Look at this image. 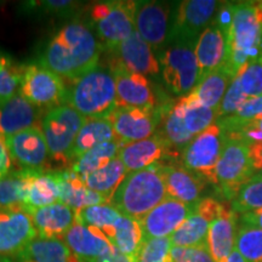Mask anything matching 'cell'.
I'll list each match as a JSON object with an SVG mask.
<instances>
[{
    "instance_id": "6da1fadb",
    "label": "cell",
    "mask_w": 262,
    "mask_h": 262,
    "mask_svg": "<svg viewBox=\"0 0 262 262\" xmlns=\"http://www.w3.org/2000/svg\"><path fill=\"white\" fill-rule=\"evenodd\" d=\"M102 47L80 22L62 27L45 48L40 63L60 77L75 80L98 66Z\"/></svg>"
},
{
    "instance_id": "8d00e7d4",
    "label": "cell",
    "mask_w": 262,
    "mask_h": 262,
    "mask_svg": "<svg viewBox=\"0 0 262 262\" xmlns=\"http://www.w3.org/2000/svg\"><path fill=\"white\" fill-rule=\"evenodd\" d=\"M127 175V170L119 158H116L106 166L96 170V171L84 176L85 185L95 192L102 193L111 198L116 189Z\"/></svg>"
},
{
    "instance_id": "681fc988",
    "label": "cell",
    "mask_w": 262,
    "mask_h": 262,
    "mask_svg": "<svg viewBox=\"0 0 262 262\" xmlns=\"http://www.w3.org/2000/svg\"><path fill=\"white\" fill-rule=\"evenodd\" d=\"M249 156L255 171H262V143H250Z\"/></svg>"
},
{
    "instance_id": "52a82bcc",
    "label": "cell",
    "mask_w": 262,
    "mask_h": 262,
    "mask_svg": "<svg viewBox=\"0 0 262 262\" xmlns=\"http://www.w3.org/2000/svg\"><path fill=\"white\" fill-rule=\"evenodd\" d=\"M135 6L136 2H102L91 8L90 18L101 47L113 52L135 33Z\"/></svg>"
},
{
    "instance_id": "9c48e42d",
    "label": "cell",
    "mask_w": 262,
    "mask_h": 262,
    "mask_svg": "<svg viewBox=\"0 0 262 262\" xmlns=\"http://www.w3.org/2000/svg\"><path fill=\"white\" fill-rule=\"evenodd\" d=\"M225 141L224 127L219 122L214 123L203 133L198 134L182 150V165L201 176L206 182L215 185L216 166L224 149Z\"/></svg>"
},
{
    "instance_id": "7c38bea8",
    "label": "cell",
    "mask_w": 262,
    "mask_h": 262,
    "mask_svg": "<svg viewBox=\"0 0 262 262\" xmlns=\"http://www.w3.org/2000/svg\"><path fill=\"white\" fill-rule=\"evenodd\" d=\"M220 4L221 2L215 0H185L179 3L173 12L170 41L179 39L195 42L199 35L214 22Z\"/></svg>"
},
{
    "instance_id": "9f6ffc18",
    "label": "cell",
    "mask_w": 262,
    "mask_h": 262,
    "mask_svg": "<svg viewBox=\"0 0 262 262\" xmlns=\"http://www.w3.org/2000/svg\"><path fill=\"white\" fill-rule=\"evenodd\" d=\"M0 262H17V258L10 255H0Z\"/></svg>"
},
{
    "instance_id": "d6a6232c",
    "label": "cell",
    "mask_w": 262,
    "mask_h": 262,
    "mask_svg": "<svg viewBox=\"0 0 262 262\" xmlns=\"http://www.w3.org/2000/svg\"><path fill=\"white\" fill-rule=\"evenodd\" d=\"M34 170H14L0 179V211L25 210L28 183Z\"/></svg>"
},
{
    "instance_id": "ee69618b",
    "label": "cell",
    "mask_w": 262,
    "mask_h": 262,
    "mask_svg": "<svg viewBox=\"0 0 262 262\" xmlns=\"http://www.w3.org/2000/svg\"><path fill=\"white\" fill-rule=\"evenodd\" d=\"M239 74L242 90L249 98L262 96V56L248 62Z\"/></svg>"
},
{
    "instance_id": "f546056e",
    "label": "cell",
    "mask_w": 262,
    "mask_h": 262,
    "mask_svg": "<svg viewBox=\"0 0 262 262\" xmlns=\"http://www.w3.org/2000/svg\"><path fill=\"white\" fill-rule=\"evenodd\" d=\"M17 262H78L63 239L37 237L17 255Z\"/></svg>"
},
{
    "instance_id": "b9f144b4",
    "label": "cell",
    "mask_w": 262,
    "mask_h": 262,
    "mask_svg": "<svg viewBox=\"0 0 262 262\" xmlns=\"http://www.w3.org/2000/svg\"><path fill=\"white\" fill-rule=\"evenodd\" d=\"M262 114V96L248 98L234 116L217 119L226 133H234Z\"/></svg>"
},
{
    "instance_id": "ac0fdd59",
    "label": "cell",
    "mask_w": 262,
    "mask_h": 262,
    "mask_svg": "<svg viewBox=\"0 0 262 262\" xmlns=\"http://www.w3.org/2000/svg\"><path fill=\"white\" fill-rule=\"evenodd\" d=\"M37 237V231L27 211H0V255H18Z\"/></svg>"
},
{
    "instance_id": "f907efd6",
    "label": "cell",
    "mask_w": 262,
    "mask_h": 262,
    "mask_svg": "<svg viewBox=\"0 0 262 262\" xmlns=\"http://www.w3.org/2000/svg\"><path fill=\"white\" fill-rule=\"evenodd\" d=\"M95 262H136V261L135 258L126 256V255L120 253L119 250H117V249L114 248L110 254L104 255V256L98 258V260Z\"/></svg>"
},
{
    "instance_id": "4316f807",
    "label": "cell",
    "mask_w": 262,
    "mask_h": 262,
    "mask_svg": "<svg viewBox=\"0 0 262 262\" xmlns=\"http://www.w3.org/2000/svg\"><path fill=\"white\" fill-rule=\"evenodd\" d=\"M60 176V202L68 205L75 211L88 206L107 204L110 196L95 192L85 185L81 176L68 169L58 172Z\"/></svg>"
},
{
    "instance_id": "db71d44e",
    "label": "cell",
    "mask_w": 262,
    "mask_h": 262,
    "mask_svg": "<svg viewBox=\"0 0 262 262\" xmlns=\"http://www.w3.org/2000/svg\"><path fill=\"white\" fill-rule=\"evenodd\" d=\"M226 262H248V261L245 260V258L234 249V250L231 253V255L228 256L227 261Z\"/></svg>"
},
{
    "instance_id": "7bdbcfd3",
    "label": "cell",
    "mask_w": 262,
    "mask_h": 262,
    "mask_svg": "<svg viewBox=\"0 0 262 262\" xmlns=\"http://www.w3.org/2000/svg\"><path fill=\"white\" fill-rule=\"evenodd\" d=\"M172 244L170 238H150L145 239L136 262H172Z\"/></svg>"
},
{
    "instance_id": "d6986e66",
    "label": "cell",
    "mask_w": 262,
    "mask_h": 262,
    "mask_svg": "<svg viewBox=\"0 0 262 262\" xmlns=\"http://www.w3.org/2000/svg\"><path fill=\"white\" fill-rule=\"evenodd\" d=\"M162 175L168 196L186 204H196L202 199L206 182L182 165V163H162Z\"/></svg>"
},
{
    "instance_id": "4fadbf2b",
    "label": "cell",
    "mask_w": 262,
    "mask_h": 262,
    "mask_svg": "<svg viewBox=\"0 0 262 262\" xmlns=\"http://www.w3.org/2000/svg\"><path fill=\"white\" fill-rule=\"evenodd\" d=\"M163 107L156 110L117 107L108 119L113 125L116 139L123 145L149 139L156 135Z\"/></svg>"
},
{
    "instance_id": "cb8c5ba5",
    "label": "cell",
    "mask_w": 262,
    "mask_h": 262,
    "mask_svg": "<svg viewBox=\"0 0 262 262\" xmlns=\"http://www.w3.org/2000/svg\"><path fill=\"white\" fill-rule=\"evenodd\" d=\"M31 215L37 235L47 239H63L68 231L77 224V211L63 203L31 209Z\"/></svg>"
},
{
    "instance_id": "bcb514c9",
    "label": "cell",
    "mask_w": 262,
    "mask_h": 262,
    "mask_svg": "<svg viewBox=\"0 0 262 262\" xmlns=\"http://www.w3.org/2000/svg\"><path fill=\"white\" fill-rule=\"evenodd\" d=\"M171 257L172 262H215L206 244L192 248L172 247Z\"/></svg>"
},
{
    "instance_id": "ab89813d",
    "label": "cell",
    "mask_w": 262,
    "mask_h": 262,
    "mask_svg": "<svg viewBox=\"0 0 262 262\" xmlns=\"http://www.w3.org/2000/svg\"><path fill=\"white\" fill-rule=\"evenodd\" d=\"M231 208L235 214H249L262 209V179L254 175L244 183L231 202Z\"/></svg>"
},
{
    "instance_id": "44dd1931",
    "label": "cell",
    "mask_w": 262,
    "mask_h": 262,
    "mask_svg": "<svg viewBox=\"0 0 262 262\" xmlns=\"http://www.w3.org/2000/svg\"><path fill=\"white\" fill-rule=\"evenodd\" d=\"M194 54L198 62L199 81L227 62V37L214 22L196 39Z\"/></svg>"
},
{
    "instance_id": "d4e9b609",
    "label": "cell",
    "mask_w": 262,
    "mask_h": 262,
    "mask_svg": "<svg viewBox=\"0 0 262 262\" xmlns=\"http://www.w3.org/2000/svg\"><path fill=\"white\" fill-rule=\"evenodd\" d=\"M113 54L117 62L134 73L142 75H158L160 73V63L156 57L155 50L136 31L125 39Z\"/></svg>"
},
{
    "instance_id": "6f0895ef",
    "label": "cell",
    "mask_w": 262,
    "mask_h": 262,
    "mask_svg": "<svg viewBox=\"0 0 262 262\" xmlns=\"http://www.w3.org/2000/svg\"><path fill=\"white\" fill-rule=\"evenodd\" d=\"M8 173H9V172L6 171L5 168H4V165H3L2 160H0V179H3L5 175H8Z\"/></svg>"
},
{
    "instance_id": "60d3db41",
    "label": "cell",
    "mask_w": 262,
    "mask_h": 262,
    "mask_svg": "<svg viewBox=\"0 0 262 262\" xmlns=\"http://www.w3.org/2000/svg\"><path fill=\"white\" fill-rule=\"evenodd\" d=\"M24 66L16 64L9 56L0 52V102L18 93Z\"/></svg>"
},
{
    "instance_id": "f35d334b",
    "label": "cell",
    "mask_w": 262,
    "mask_h": 262,
    "mask_svg": "<svg viewBox=\"0 0 262 262\" xmlns=\"http://www.w3.org/2000/svg\"><path fill=\"white\" fill-rule=\"evenodd\" d=\"M234 249L248 262H262V228L238 226Z\"/></svg>"
},
{
    "instance_id": "5bb4252c",
    "label": "cell",
    "mask_w": 262,
    "mask_h": 262,
    "mask_svg": "<svg viewBox=\"0 0 262 262\" xmlns=\"http://www.w3.org/2000/svg\"><path fill=\"white\" fill-rule=\"evenodd\" d=\"M111 71L116 78L117 107L156 110L158 101L150 81L146 75L126 70L119 62L114 61Z\"/></svg>"
},
{
    "instance_id": "f6af8a7d",
    "label": "cell",
    "mask_w": 262,
    "mask_h": 262,
    "mask_svg": "<svg viewBox=\"0 0 262 262\" xmlns=\"http://www.w3.org/2000/svg\"><path fill=\"white\" fill-rule=\"evenodd\" d=\"M248 98L249 97L242 90L241 74L238 72L233 80H232L231 85L228 86L227 91H226L224 98H222L220 108L217 111V119H224V118L234 116Z\"/></svg>"
},
{
    "instance_id": "2e32d148",
    "label": "cell",
    "mask_w": 262,
    "mask_h": 262,
    "mask_svg": "<svg viewBox=\"0 0 262 262\" xmlns=\"http://www.w3.org/2000/svg\"><path fill=\"white\" fill-rule=\"evenodd\" d=\"M5 143L11 160L21 166L22 170L42 171L50 152L40 125L5 137Z\"/></svg>"
},
{
    "instance_id": "d590c367",
    "label": "cell",
    "mask_w": 262,
    "mask_h": 262,
    "mask_svg": "<svg viewBox=\"0 0 262 262\" xmlns=\"http://www.w3.org/2000/svg\"><path fill=\"white\" fill-rule=\"evenodd\" d=\"M182 108V118L186 129L196 136L209 126L217 122V111L204 106L192 94L179 100Z\"/></svg>"
},
{
    "instance_id": "e0dca14e",
    "label": "cell",
    "mask_w": 262,
    "mask_h": 262,
    "mask_svg": "<svg viewBox=\"0 0 262 262\" xmlns=\"http://www.w3.org/2000/svg\"><path fill=\"white\" fill-rule=\"evenodd\" d=\"M224 208L225 205L214 198L201 199L193 214L170 237L172 247L192 248L206 244L209 227Z\"/></svg>"
},
{
    "instance_id": "c3c4849f",
    "label": "cell",
    "mask_w": 262,
    "mask_h": 262,
    "mask_svg": "<svg viewBox=\"0 0 262 262\" xmlns=\"http://www.w3.org/2000/svg\"><path fill=\"white\" fill-rule=\"evenodd\" d=\"M38 4H40L39 6L49 14L62 16L71 14L77 8L75 3L70 0H48V2H40Z\"/></svg>"
},
{
    "instance_id": "30bf717a",
    "label": "cell",
    "mask_w": 262,
    "mask_h": 262,
    "mask_svg": "<svg viewBox=\"0 0 262 262\" xmlns=\"http://www.w3.org/2000/svg\"><path fill=\"white\" fill-rule=\"evenodd\" d=\"M19 93L40 110H50L64 104L67 86L60 75L45 66L32 63L24 66Z\"/></svg>"
},
{
    "instance_id": "e575fe53",
    "label": "cell",
    "mask_w": 262,
    "mask_h": 262,
    "mask_svg": "<svg viewBox=\"0 0 262 262\" xmlns=\"http://www.w3.org/2000/svg\"><path fill=\"white\" fill-rule=\"evenodd\" d=\"M123 143H120L118 140L101 143L72 163L70 169L77 172L81 178H84V176L103 168L108 163L118 158Z\"/></svg>"
},
{
    "instance_id": "5b68a950",
    "label": "cell",
    "mask_w": 262,
    "mask_h": 262,
    "mask_svg": "<svg viewBox=\"0 0 262 262\" xmlns=\"http://www.w3.org/2000/svg\"><path fill=\"white\" fill-rule=\"evenodd\" d=\"M194 45L195 42L173 39L159 54L163 80L176 96H187L199 84Z\"/></svg>"
},
{
    "instance_id": "f5cc1de1",
    "label": "cell",
    "mask_w": 262,
    "mask_h": 262,
    "mask_svg": "<svg viewBox=\"0 0 262 262\" xmlns=\"http://www.w3.org/2000/svg\"><path fill=\"white\" fill-rule=\"evenodd\" d=\"M0 160H2L3 165H4L6 171L8 172L11 171L12 160H11V157H10L8 147H6L5 139L2 135H0Z\"/></svg>"
},
{
    "instance_id": "ba28073f",
    "label": "cell",
    "mask_w": 262,
    "mask_h": 262,
    "mask_svg": "<svg viewBox=\"0 0 262 262\" xmlns=\"http://www.w3.org/2000/svg\"><path fill=\"white\" fill-rule=\"evenodd\" d=\"M256 173L250 156L249 143L226 135L224 149L215 171V186L227 201H233L239 188Z\"/></svg>"
},
{
    "instance_id": "8992f818",
    "label": "cell",
    "mask_w": 262,
    "mask_h": 262,
    "mask_svg": "<svg viewBox=\"0 0 262 262\" xmlns=\"http://www.w3.org/2000/svg\"><path fill=\"white\" fill-rule=\"evenodd\" d=\"M86 118L67 104L54 107L42 114L40 129L55 162L72 163V150Z\"/></svg>"
},
{
    "instance_id": "74e56055",
    "label": "cell",
    "mask_w": 262,
    "mask_h": 262,
    "mask_svg": "<svg viewBox=\"0 0 262 262\" xmlns=\"http://www.w3.org/2000/svg\"><path fill=\"white\" fill-rule=\"evenodd\" d=\"M122 216V212L107 203V204L88 206L77 211V224L100 229L108 237Z\"/></svg>"
},
{
    "instance_id": "83f0119b",
    "label": "cell",
    "mask_w": 262,
    "mask_h": 262,
    "mask_svg": "<svg viewBox=\"0 0 262 262\" xmlns=\"http://www.w3.org/2000/svg\"><path fill=\"white\" fill-rule=\"evenodd\" d=\"M156 134L165 141L175 157H181L182 150L195 137L186 129L182 118V108L179 101L163 107L162 119Z\"/></svg>"
},
{
    "instance_id": "11a10c76",
    "label": "cell",
    "mask_w": 262,
    "mask_h": 262,
    "mask_svg": "<svg viewBox=\"0 0 262 262\" xmlns=\"http://www.w3.org/2000/svg\"><path fill=\"white\" fill-rule=\"evenodd\" d=\"M251 124H253V125H255V126H256L257 127V129L258 130H260V133L262 134V114H261V116H258V117H256V118H255V119L254 120H251V122H250Z\"/></svg>"
},
{
    "instance_id": "603a6c76",
    "label": "cell",
    "mask_w": 262,
    "mask_h": 262,
    "mask_svg": "<svg viewBox=\"0 0 262 262\" xmlns=\"http://www.w3.org/2000/svg\"><path fill=\"white\" fill-rule=\"evenodd\" d=\"M127 172L139 171L153 164L162 163L165 158H176L166 145L165 141L158 134L149 139L123 145L118 155Z\"/></svg>"
},
{
    "instance_id": "680465c9",
    "label": "cell",
    "mask_w": 262,
    "mask_h": 262,
    "mask_svg": "<svg viewBox=\"0 0 262 262\" xmlns=\"http://www.w3.org/2000/svg\"><path fill=\"white\" fill-rule=\"evenodd\" d=\"M255 175L257 176V178H260V179H262V171H258V172H256L255 173Z\"/></svg>"
},
{
    "instance_id": "7dc6e473",
    "label": "cell",
    "mask_w": 262,
    "mask_h": 262,
    "mask_svg": "<svg viewBox=\"0 0 262 262\" xmlns=\"http://www.w3.org/2000/svg\"><path fill=\"white\" fill-rule=\"evenodd\" d=\"M234 5L235 3H231V2L221 3L214 19V24L217 25L219 27L224 31L226 37H228L229 29H231L232 22H233Z\"/></svg>"
},
{
    "instance_id": "816d5d0a",
    "label": "cell",
    "mask_w": 262,
    "mask_h": 262,
    "mask_svg": "<svg viewBox=\"0 0 262 262\" xmlns=\"http://www.w3.org/2000/svg\"><path fill=\"white\" fill-rule=\"evenodd\" d=\"M241 222L244 225L255 226V227L262 228V209L261 210L249 212L241 216Z\"/></svg>"
},
{
    "instance_id": "9a60e30c",
    "label": "cell",
    "mask_w": 262,
    "mask_h": 262,
    "mask_svg": "<svg viewBox=\"0 0 262 262\" xmlns=\"http://www.w3.org/2000/svg\"><path fill=\"white\" fill-rule=\"evenodd\" d=\"M196 204H186L168 196L141 219L145 239L170 238L193 214Z\"/></svg>"
},
{
    "instance_id": "3957f363",
    "label": "cell",
    "mask_w": 262,
    "mask_h": 262,
    "mask_svg": "<svg viewBox=\"0 0 262 262\" xmlns=\"http://www.w3.org/2000/svg\"><path fill=\"white\" fill-rule=\"evenodd\" d=\"M64 104L85 118H108L117 108L116 78L111 68L96 66L67 88Z\"/></svg>"
},
{
    "instance_id": "1f68e13d",
    "label": "cell",
    "mask_w": 262,
    "mask_h": 262,
    "mask_svg": "<svg viewBox=\"0 0 262 262\" xmlns=\"http://www.w3.org/2000/svg\"><path fill=\"white\" fill-rule=\"evenodd\" d=\"M113 140H117L116 134L108 118H86L72 150V163L96 146Z\"/></svg>"
},
{
    "instance_id": "ffe728a7",
    "label": "cell",
    "mask_w": 262,
    "mask_h": 262,
    "mask_svg": "<svg viewBox=\"0 0 262 262\" xmlns=\"http://www.w3.org/2000/svg\"><path fill=\"white\" fill-rule=\"evenodd\" d=\"M63 241L78 262H95L114 249L112 242L103 232L80 224H75Z\"/></svg>"
},
{
    "instance_id": "277c9868",
    "label": "cell",
    "mask_w": 262,
    "mask_h": 262,
    "mask_svg": "<svg viewBox=\"0 0 262 262\" xmlns=\"http://www.w3.org/2000/svg\"><path fill=\"white\" fill-rule=\"evenodd\" d=\"M226 64L235 74L248 62L262 56V2H237L227 37Z\"/></svg>"
},
{
    "instance_id": "4dcf8cb0",
    "label": "cell",
    "mask_w": 262,
    "mask_h": 262,
    "mask_svg": "<svg viewBox=\"0 0 262 262\" xmlns=\"http://www.w3.org/2000/svg\"><path fill=\"white\" fill-rule=\"evenodd\" d=\"M60 202L58 172L35 171L28 183L25 199V211Z\"/></svg>"
},
{
    "instance_id": "484cf974",
    "label": "cell",
    "mask_w": 262,
    "mask_h": 262,
    "mask_svg": "<svg viewBox=\"0 0 262 262\" xmlns=\"http://www.w3.org/2000/svg\"><path fill=\"white\" fill-rule=\"evenodd\" d=\"M237 231V214L232 208L225 205L221 214L211 222L206 237V245L215 262L227 261L228 256L234 250Z\"/></svg>"
},
{
    "instance_id": "7a4b0ae2",
    "label": "cell",
    "mask_w": 262,
    "mask_h": 262,
    "mask_svg": "<svg viewBox=\"0 0 262 262\" xmlns=\"http://www.w3.org/2000/svg\"><path fill=\"white\" fill-rule=\"evenodd\" d=\"M166 198L162 163H157L139 171L127 172L111 196L110 204L124 216L141 220Z\"/></svg>"
},
{
    "instance_id": "8fae6325",
    "label": "cell",
    "mask_w": 262,
    "mask_h": 262,
    "mask_svg": "<svg viewBox=\"0 0 262 262\" xmlns=\"http://www.w3.org/2000/svg\"><path fill=\"white\" fill-rule=\"evenodd\" d=\"M172 6L164 2H136L135 31L153 50L162 52L170 42Z\"/></svg>"
},
{
    "instance_id": "f1b7e54d",
    "label": "cell",
    "mask_w": 262,
    "mask_h": 262,
    "mask_svg": "<svg viewBox=\"0 0 262 262\" xmlns=\"http://www.w3.org/2000/svg\"><path fill=\"white\" fill-rule=\"evenodd\" d=\"M234 77V72L225 63L222 67L203 78L191 94L204 106L219 111L222 98Z\"/></svg>"
},
{
    "instance_id": "7402d4cb",
    "label": "cell",
    "mask_w": 262,
    "mask_h": 262,
    "mask_svg": "<svg viewBox=\"0 0 262 262\" xmlns=\"http://www.w3.org/2000/svg\"><path fill=\"white\" fill-rule=\"evenodd\" d=\"M41 110L21 93L0 102V135L8 137L29 127L40 125Z\"/></svg>"
},
{
    "instance_id": "836d02e7",
    "label": "cell",
    "mask_w": 262,
    "mask_h": 262,
    "mask_svg": "<svg viewBox=\"0 0 262 262\" xmlns=\"http://www.w3.org/2000/svg\"><path fill=\"white\" fill-rule=\"evenodd\" d=\"M108 239L120 253L136 258L145 242V233L139 220L123 215L108 235Z\"/></svg>"
}]
</instances>
